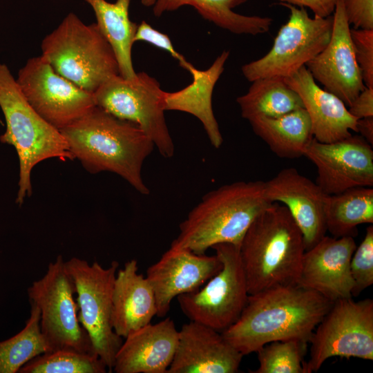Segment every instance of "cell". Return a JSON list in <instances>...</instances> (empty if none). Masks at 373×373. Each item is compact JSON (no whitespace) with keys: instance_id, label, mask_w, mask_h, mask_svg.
<instances>
[{"instance_id":"cell-3","label":"cell","mask_w":373,"mask_h":373,"mask_svg":"<svg viewBox=\"0 0 373 373\" xmlns=\"http://www.w3.org/2000/svg\"><path fill=\"white\" fill-rule=\"evenodd\" d=\"M305 246L288 209L271 204L254 220L239 245L248 293L297 285Z\"/></svg>"},{"instance_id":"cell-18","label":"cell","mask_w":373,"mask_h":373,"mask_svg":"<svg viewBox=\"0 0 373 373\" xmlns=\"http://www.w3.org/2000/svg\"><path fill=\"white\" fill-rule=\"evenodd\" d=\"M356 248L352 236L326 235L305 250L297 285L334 302L352 298L354 281L350 260Z\"/></svg>"},{"instance_id":"cell-26","label":"cell","mask_w":373,"mask_h":373,"mask_svg":"<svg viewBox=\"0 0 373 373\" xmlns=\"http://www.w3.org/2000/svg\"><path fill=\"white\" fill-rule=\"evenodd\" d=\"M93 8L96 24L115 55L119 75L133 79L136 73L132 61V47L137 24L129 17L131 0H85Z\"/></svg>"},{"instance_id":"cell-1","label":"cell","mask_w":373,"mask_h":373,"mask_svg":"<svg viewBox=\"0 0 373 373\" xmlns=\"http://www.w3.org/2000/svg\"><path fill=\"white\" fill-rule=\"evenodd\" d=\"M332 303L298 285L273 287L249 295L238 319L221 333L243 356L272 341L308 343Z\"/></svg>"},{"instance_id":"cell-36","label":"cell","mask_w":373,"mask_h":373,"mask_svg":"<svg viewBox=\"0 0 373 373\" xmlns=\"http://www.w3.org/2000/svg\"><path fill=\"white\" fill-rule=\"evenodd\" d=\"M348 111L358 119L373 117V87L365 86L348 106Z\"/></svg>"},{"instance_id":"cell-4","label":"cell","mask_w":373,"mask_h":373,"mask_svg":"<svg viewBox=\"0 0 373 373\" xmlns=\"http://www.w3.org/2000/svg\"><path fill=\"white\" fill-rule=\"evenodd\" d=\"M272 204L265 193V181H238L206 193L180 224L170 248L198 254L220 243L240 245L256 217Z\"/></svg>"},{"instance_id":"cell-16","label":"cell","mask_w":373,"mask_h":373,"mask_svg":"<svg viewBox=\"0 0 373 373\" xmlns=\"http://www.w3.org/2000/svg\"><path fill=\"white\" fill-rule=\"evenodd\" d=\"M216 254H198L186 249L169 248L146 270L154 291L157 316L164 317L175 297L196 291L222 268Z\"/></svg>"},{"instance_id":"cell-5","label":"cell","mask_w":373,"mask_h":373,"mask_svg":"<svg viewBox=\"0 0 373 373\" xmlns=\"http://www.w3.org/2000/svg\"><path fill=\"white\" fill-rule=\"evenodd\" d=\"M0 107L6 128L2 143L12 145L19 161V190L16 202L31 195L30 175L40 162L57 157L75 159L59 130L46 121L28 102L8 67L0 63Z\"/></svg>"},{"instance_id":"cell-10","label":"cell","mask_w":373,"mask_h":373,"mask_svg":"<svg viewBox=\"0 0 373 373\" xmlns=\"http://www.w3.org/2000/svg\"><path fill=\"white\" fill-rule=\"evenodd\" d=\"M308 343L305 373L317 372L334 356L373 360V300L352 298L333 302L316 327Z\"/></svg>"},{"instance_id":"cell-9","label":"cell","mask_w":373,"mask_h":373,"mask_svg":"<svg viewBox=\"0 0 373 373\" xmlns=\"http://www.w3.org/2000/svg\"><path fill=\"white\" fill-rule=\"evenodd\" d=\"M93 95L96 106L138 126L163 157L174 155L175 146L164 117V91L154 77L144 72L130 79L117 75Z\"/></svg>"},{"instance_id":"cell-29","label":"cell","mask_w":373,"mask_h":373,"mask_svg":"<svg viewBox=\"0 0 373 373\" xmlns=\"http://www.w3.org/2000/svg\"><path fill=\"white\" fill-rule=\"evenodd\" d=\"M39 322V309L30 303V314L24 327L13 336L0 341V373H17L32 358L50 351Z\"/></svg>"},{"instance_id":"cell-15","label":"cell","mask_w":373,"mask_h":373,"mask_svg":"<svg viewBox=\"0 0 373 373\" xmlns=\"http://www.w3.org/2000/svg\"><path fill=\"white\" fill-rule=\"evenodd\" d=\"M332 17L329 42L305 67L325 90L349 106L365 85L355 58L343 0L336 1Z\"/></svg>"},{"instance_id":"cell-33","label":"cell","mask_w":373,"mask_h":373,"mask_svg":"<svg viewBox=\"0 0 373 373\" xmlns=\"http://www.w3.org/2000/svg\"><path fill=\"white\" fill-rule=\"evenodd\" d=\"M350 36L363 82L373 87V29L350 28Z\"/></svg>"},{"instance_id":"cell-34","label":"cell","mask_w":373,"mask_h":373,"mask_svg":"<svg viewBox=\"0 0 373 373\" xmlns=\"http://www.w3.org/2000/svg\"><path fill=\"white\" fill-rule=\"evenodd\" d=\"M145 41L149 43L157 48L162 49L169 52L174 59L179 61L180 65L185 68L189 64L180 53L174 48L171 40L169 36L153 28L146 21H142L137 25L134 37V42Z\"/></svg>"},{"instance_id":"cell-6","label":"cell","mask_w":373,"mask_h":373,"mask_svg":"<svg viewBox=\"0 0 373 373\" xmlns=\"http://www.w3.org/2000/svg\"><path fill=\"white\" fill-rule=\"evenodd\" d=\"M41 48L57 73L88 93L119 75L114 51L96 23L86 24L75 13L44 38Z\"/></svg>"},{"instance_id":"cell-30","label":"cell","mask_w":373,"mask_h":373,"mask_svg":"<svg viewBox=\"0 0 373 373\" xmlns=\"http://www.w3.org/2000/svg\"><path fill=\"white\" fill-rule=\"evenodd\" d=\"M108 367L95 353L63 348L41 354L26 363L19 373H106Z\"/></svg>"},{"instance_id":"cell-2","label":"cell","mask_w":373,"mask_h":373,"mask_svg":"<svg viewBox=\"0 0 373 373\" xmlns=\"http://www.w3.org/2000/svg\"><path fill=\"white\" fill-rule=\"evenodd\" d=\"M59 131L75 159H78L90 173H115L141 194H149V189L142 179V169L155 145L135 124L95 106Z\"/></svg>"},{"instance_id":"cell-13","label":"cell","mask_w":373,"mask_h":373,"mask_svg":"<svg viewBox=\"0 0 373 373\" xmlns=\"http://www.w3.org/2000/svg\"><path fill=\"white\" fill-rule=\"evenodd\" d=\"M16 82L30 106L58 130L96 106L93 93L57 73L41 55L27 61L19 70Z\"/></svg>"},{"instance_id":"cell-38","label":"cell","mask_w":373,"mask_h":373,"mask_svg":"<svg viewBox=\"0 0 373 373\" xmlns=\"http://www.w3.org/2000/svg\"><path fill=\"white\" fill-rule=\"evenodd\" d=\"M356 133L369 144H373V117L361 118L357 120Z\"/></svg>"},{"instance_id":"cell-27","label":"cell","mask_w":373,"mask_h":373,"mask_svg":"<svg viewBox=\"0 0 373 373\" xmlns=\"http://www.w3.org/2000/svg\"><path fill=\"white\" fill-rule=\"evenodd\" d=\"M236 101L242 117L248 121L261 117H278L303 108L300 96L280 77L253 81L248 91Z\"/></svg>"},{"instance_id":"cell-21","label":"cell","mask_w":373,"mask_h":373,"mask_svg":"<svg viewBox=\"0 0 373 373\" xmlns=\"http://www.w3.org/2000/svg\"><path fill=\"white\" fill-rule=\"evenodd\" d=\"M284 79L300 96L316 140L329 143L351 135V131L356 133L358 119L350 113L341 99L321 88L305 66Z\"/></svg>"},{"instance_id":"cell-7","label":"cell","mask_w":373,"mask_h":373,"mask_svg":"<svg viewBox=\"0 0 373 373\" xmlns=\"http://www.w3.org/2000/svg\"><path fill=\"white\" fill-rule=\"evenodd\" d=\"M66 266L75 287L79 321L94 352L112 370L123 342L112 325L113 289L119 263L114 260L105 268L97 261L89 264L73 257L66 261Z\"/></svg>"},{"instance_id":"cell-12","label":"cell","mask_w":373,"mask_h":373,"mask_svg":"<svg viewBox=\"0 0 373 373\" xmlns=\"http://www.w3.org/2000/svg\"><path fill=\"white\" fill-rule=\"evenodd\" d=\"M211 248L222 262L221 269L202 287L178 296V300L190 321L222 332L238 319L249 294L239 246L220 243Z\"/></svg>"},{"instance_id":"cell-32","label":"cell","mask_w":373,"mask_h":373,"mask_svg":"<svg viewBox=\"0 0 373 373\" xmlns=\"http://www.w3.org/2000/svg\"><path fill=\"white\" fill-rule=\"evenodd\" d=\"M350 272L354 281L352 297L358 296L373 284V226L365 230L359 246L355 249L350 260Z\"/></svg>"},{"instance_id":"cell-20","label":"cell","mask_w":373,"mask_h":373,"mask_svg":"<svg viewBox=\"0 0 373 373\" xmlns=\"http://www.w3.org/2000/svg\"><path fill=\"white\" fill-rule=\"evenodd\" d=\"M178 334L170 318L138 329L122 342L112 370L116 373H167L176 351Z\"/></svg>"},{"instance_id":"cell-31","label":"cell","mask_w":373,"mask_h":373,"mask_svg":"<svg viewBox=\"0 0 373 373\" xmlns=\"http://www.w3.org/2000/svg\"><path fill=\"white\" fill-rule=\"evenodd\" d=\"M307 342L290 339L267 343L256 351L258 367L253 373H305Z\"/></svg>"},{"instance_id":"cell-28","label":"cell","mask_w":373,"mask_h":373,"mask_svg":"<svg viewBox=\"0 0 373 373\" xmlns=\"http://www.w3.org/2000/svg\"><path fill=\"white\" fill-rule=\"evenodd\" d=\"M327 231L334 237H355L357 227L373 223V188L358 186L328 195L325 210Z\"/></svg>"},{"instance_id":"cell-37","label":"cell","mask_w":373,"mask_h":373,"mask_svg":"<svg viewBox=\"0 0 373 373\" xmlns=\"http://www.w3.org/2000/svg\"><path fill=\"white\" fill-rule=\"evenodd\" d=\"M280 3L310 9L314 16L327 17L333 15L337 0H277Z\"/></svg>"},{"instance_id":"cell-17","label":"cell","mask_w":373,"mask_h":373,"mask_svg":"<svg viewBox=\"0 0 373 373\" xmlns=\"http://www.w3.org/2000/svg\"><path fill=\"white\" fill-rule=\"evenodd\" d=\"M265 193L271 202L284 205L299 227L305 250L326 235L325 204L328 195L295 168L280 170L265 181Z\"/></svg>"},{"instance_id":"cell-14","label":"cell","mask_w":373,"mask_h":373,"mask_svg":"<svg viewBox=\"0 0 373 373\" xmlns=\"http://www.w3.org/2000/svg\"><path fill=\"white\" fill-rule=\"evenodd\" d=\"M303 156L317 169L316 184L327 195L373 186V149L361 135L323 143L312 140Z\"/></svg>"},{"instance_id":"cell-11","label":"cell","mask_w":373,"mask_h":373,"mask_svg":"<svg viewBox=\"0 0 373 373\" xmlns=\"http://www.w3.org/2000/svg\"><path fill=\"white\" fill-rule=\"evenodd\" d=\"M280 3L289 9V19L279 29L269 51L242 66V75L249 82L292 75L305 66L329 41L332 15L311 17L305 8Z\"/></svg>"},{"instance_id":"cell-23","label":"cell","mask_w":373,"mask_h":373,"mask_svg":"<svg viewBox=\"0 0 373 373\" xmlns=\"http://www.w3.org/2000/svg\"><path fill=\"white\" fill-rule=\"evenodd\" d=\"M229 52L224 50L207 70H200L189 62L184 69L193 78L185 88L164 95L165 111H178L189 113L202 123L211 145L218 149L223 138L212 108V94L216 82L224 71Z\"/></svg>"},{"instance_id":"cell-8","label":"cell","mask_w":373,"mask_h":373,"mask_svg":"<svg viewBox=\"0 0 373 373\" xmlns=\"http://www.w3.org/2000/svg\"><path fill=\"white\" fill-rule=\"evenodd\" d=\"M75 294L73 278L61 255L49 263L43 277L28 289L30 303L39 309L40 329L50 351L69 348L95 353L89 336L79 321Z\"/></svg>"},{"instance_id":"cell-25","label":"cell","mask_w":373,"mask_h":373,"mask_svg":"<svg viewBox=\"0 0 373 373\" xmlns=\"http://www.w3.org/2000/svg\"><path fill=\"white\" fill-rule=\"evenodd\" d=\"M249 122L254 133L281 158L303 156L314 138L310 119L304 108L278 117H257Z\"/></svg>"},{"instance_id":"cell-24","label":"cell","mask_w":373,"mask_h":373,"mask_svg":"<svg viewBox=\"0 0 373 373\" xmlns=\"http://www.w3.org/2000/svg\"><path fill=\"white\" fill-rule=\"evenodd\" d=\"M248 0H141L146 7H152L155 16L191 6L206 20L235 34L257 35L268 32L273 19L268 17L248 16L233 9Z\"/></svg>"},{"instance_id":"cell-22","label":"cell","mask_w":373,"mask_h":373,"mask_svg":"<svg viewBox=\"0 0 373 373\" xmlns=\"http://www.w3.org/2000/svg\"><path fill=\"white\" fill-rule=\"evenodd\" d=\"M112 301L113 327L122 338L151 323L157 316L154 291L146 278L138 273L136 260L127 261L117 271Z\"/></svg>"},{"instance_id":"cell-35","label":"cell","mask_w":373,"mask_h":373,"mask_svg":"<svg viewBox=\"0 0 373 373\" xmlns=\"http://www.w3.org/2000/svg\"><path fill=\"white\" fill-rule=\"evenodd\" d=\"M347 21L354 28L373 29V0H343Z\"/></svg>"},{"instance_id":"cell-19","label":"cell","mask_w":373,"mask_h":373,"mask_svg":"<svg viewBox=\"0 0 373 373\" xmlns=\"http://www.w3.org/2000/svg\"><path fill=\"white\" fill-rule=\"evenodd\" d=\"M243 355L218 332L190 321L182 325L167 373H236Z\"/></svg>"}]
</instances>
